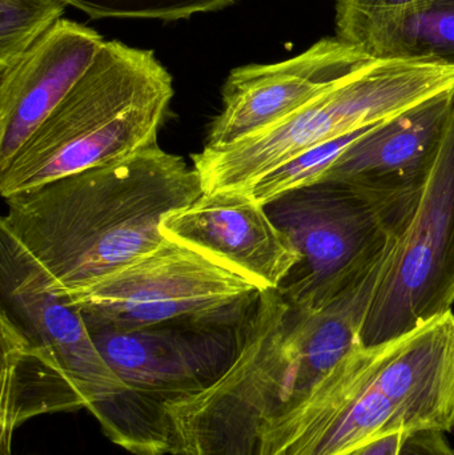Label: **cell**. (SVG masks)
I'll return each instance as SVG.
<instances>
[{"mask_svg": "<svg viewBox=\"0 0 454 455\" xmlns=\"http://www.w3.org/2000/svg\"><path fill=\"white\" fill-rule=\"evenodd\" d=\"M203 194L196 170L155 144L5 200L2 248L63 296L154 251L163 220Z\"/></svg>", "mask_w": 454, "mask_h": 455, "instance_id": "1", "label": "cell"}, {"mask_svg": "<svg viewBox=\"0 0 454 455\" xmlns=\"http://www.w3.org/2000/svg\"><path fill=\"white\" fill-rule=\"evenodd\" d=\"M454 430V313L376 345L357 342L266 455H341L397 433Z\"/></svg>", "mask_w": 454, "mask_h": 455, "instance_id": "2", "label": "cell"}, {"mask_svg": "<svg viewBox=\"0 0 454 455\" xmlns=\"http://www.w3.org/2000/svg\"><path fill=\"white\" fill-rule=\"evenodd\" d=\"M172 75L154 51L104 42L84 76L0 170L7 200L157 144Z\"/></svg>", "mask_w": 454, "mask_h": 455, "instance_id": "3", "label": "cell"}, {"mask_svg": "<svg viewBox=\"0 0 454 455\" xmlns=\"http://www.w3.org/2000/svg\"><path fill=\"white\" fill-rule=\"evenodd\" d=\"M454 88L453 67L375 60L280 122L192 156L203 191H235L307 149L396 116Z\"/></svg>", "mask_w": 454, "mask_h": 455, "instance_id": "4", "label": "cell"}, {"mask_svg": "<svg viewBox=\"0 0 454 455\" xmlns=\"http://www.w3.org/2000/svg\"><path fill=\"white\" fill-rule=\"evenodd\" d=\"M240 323L91 331L125 387L90 411L107 438L133 455L171 454L165 409L220 379L234 358Z\"/></svg>", "mask_w": 454, "mask_h": 455, "instance_id": "5", "label": "cell"}, {"mask_svg": "<svg viewBox=\"0 0 454 455\" xmlns=\"http://www.w3.org/2000/svg\"><path fill=\"white\" fill-rule=\"evenodd\" d=\"M300 254L277 291L292 307L322 310L380 270L407 224L364 192L319 181L267 205Z\"/></svg>", "mask_w": 454, "mask_h": 455, "instance_id": "6", "label": "cell"}, {"mask_svg": "<svg viewBox=\"0 0 454 455\" xmlns=\"http://www.w3.org/2000/svg\"><path fill=\"white\" fill-rule=\"evenodd\" d=\"M261 291L207 254L165 237L106 277L58 297L82 313L91 331H128L170 323H239Z\"/></svg>", "mask_w": 454, "mask_h": 455, "instance_id": "7", "label": "cell"}, {"mask_svg": "<svg viewBox=\"0 0 454 455\" xmlns=\"http://www.w3.org/2000/svg\"><path fill=\"white\" fill-rule=\"evenodd\" d=\"M454 304V96L434 170L410 226L378 270L360 329L362 345L402 336Z\"/></svg>", "mask_w": 454, "mask_h": 455, "instance_id": "8", "label": "cell"}, {"mask_svg": "<svg viewBox=\"0 0 454 455\" xmlns=\"http://www.w3.org/2000/svg\"><path fill=\"white\" fill-rule=\"evenodd\" d=\"M373 61L362 48L335 36L320 39L287 60L232 69L205 147L228 146L280 122Z\"/></svg>", "mask_w": 454, "mask_h": 455, "instance_id": "9", "label": "cell"}, {"mask_svg": "<svg viewBox=\"0 0 454 455\" xmlns=\"http://www.w3.org/2000/svg\"><path fill=\"white\" fill-rule=\"evenodd\" d=\"M162 233L207 254L261 291L279 289L300 261L267 208L240 191L204 192L188 207L170 213Z\"/></svg>", "mask_w": 454, "mask_h": 455, "instance_id": "10", "label": "cell"}, {"mask_svg": "<svg viewBox=\"0 0 454 455\" xmlns=\"http://www.w3.org/2000/svg\"><path fill=\"white\" fill-rule=\"evenodd\" d=\"M453 96L454 88L378 123L322 181L348 184L376 202H418L447 133Z\"/></svg>", "mask_w": 454, "mask_h": 455, "instance_id": "11", "label": "cell"}, {"mask_svg": "<svg viewBox=\"0 0 454 455\" xmlns=\"http://www.w3.org/2000/svg\"><path fill=\"white\" fill-rule=\"evenodd\" d=\"M104 42L96 29L63 18L0 72V170L84 76Z\"/></svg>", "mask_w": 454, "mask_h": 455, "instance_id": "12", "label": "cell"}, {"mask_svg": "<svg viewBox=\"0 0 454 455\" xmlns=\"http://www.w3.org/2000/svg\"><path fill=\"white\" fill-rule=\"evenodd\" d=\"M2 288L31 341L44 345L90 401V408L124 392L79 310L45 288L42 275L2 248Z\"/></svg>", "mask_w": 454, "mask_h": 455, "instance_id": "13", "label": "cell"}, {"mask_svg": "<svg viewBox=\"0 0 454 455\" xmlns=\"http://www.w3.org/2000/svg\"><path fill=\"white\" fill-rule=\"evenodd\" d=\"M336 29L373 60L454 68V0H415L389 11L336 8Z\"/></svg>", "mask_w": 454, "mask_h": 455, "instance_id": "14", "label": "cell"}, {"mask_svg": "<svg viewBox=\"0 0 454 455\" xmlns=\"http://www.w3.org/2000/svg\"><path fill=\"white\" fill-rule=\"evenodd\" d=\"M375 125L333 139L327 143L317 144L275 168L271 172L256 179L248 186L235 191L243 192L261 207H267L290 192L319 183L335 164L336 160Z\"/></svg>", "mask_w": 454, "mask_h": 455, "instance_id": "15", "label": "cell"}, {"mask_svg": "<svg viewBox=\"0 0 454 455\" xmlns=\"http://www.w3.org/2000/svg\"><path fill=\"white\" fill-rule=\"evenodd\" d=\"M66 8L60 0H0V72L18 63Z\"/></svg>", "mask_w": 454, "mask_h": 455, "instance_id": "16", "label": "cell"}, {"mask_svg": "<svg viewBox=\"0 0 454 455\" xmlns=\"http://www.w3.org/2000/svg\"><path fill=\"white\" fill-rule=\"evenodd\" d=\"M67 7L101 19H146V20H188L200 13L220 12L239 0H60Z\"/></svg>", "mask_w": 454, "mask_h": 455, "instance_id": "17", "label": "cell"}, {"mask_svg": "<svg viewBox=\"0 0 454 455\" xmlns=\"http://www.w3.org/2000/svg\"><path fill=\"white\" fill-rule=\"evenodd\" d=\"M399 455H454V448L442 432H418L408 435Z\"/></svg>", "mask_w": 454, "mask_h": 455, "instance_id": "18", "label": "cell"}, {"mask_svg": "<svg viewBox=\"0 0 454 455\" xmlns=\"http://www.w3.org/2000/svg\"><path fill=\"white\" fill-rule=\"evenodd\" d=\"M408 435L410 433H397V435H388V437L365 443L360 448L352 449V451L341 455H399L400 448H402V443H404Z\"/></svg>", "mask_w": 454, "mask_h": 455, "instance_id": "19", "label": "cell"}, {"mask_svg": "<svg viewBox=\"0 0 454 455\" xmlns=\"http://www.w3.org/2000/svg\"><path fill=\"white\" fill-rule=\"evenodd\" d=\"M415 0H336V8L356 11H389L404 7Z\"/></svg>", "mask_w": 454, "mask_h": 455, "instance_id": "20", "label": "cell"}]
</instances>
